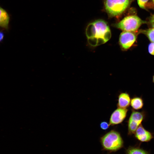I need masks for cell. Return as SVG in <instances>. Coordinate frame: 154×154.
I'll use <instances>...</instances> for the list:
<instances>
[{"label":"cell","instance_id":"obj_1","mask_svg":"<svg viewBox=\"0 0 154 154\" xmlns=\"http://www.w3.org/2000/svg\"><path fill=\"white\" fill-rule=\"evenodd\" d=\"M86 33L89 44L95 46L104 44L111 38V34L109 26L103 20H96L89 24Z\"/></svg>","mask_w":154,"mask_h":154},{"label":"cell","instance_id":"obj_2","mask_svg":"<svg viewBox=\"0 0 154 154\" xmlns=\"http://www.w3.org/2000/svg\"><path fill=\"white\" fill-rule=\"evenodd\" d=\"M100 142L103 150L110 152L117 151L123 146V141L120 133L114 130L102 136Z\"/></svg>","mask_w":154,"mask_h":154},{"label":"cell","instance_id":"obj_3","mask_svg":"<svg viewBox=\"0 0 154 154\" xmlns=\"http://www.w3.org/2000/svg\"><path fill=\"white\" fill-rule=\"evenodd\" d=\"M131 0H105V9L110 15L115 16L122 13L130 5Z\"/></svg>","mask_w":154,"mask_h":154},{"label":"cell","instance_id":"obj_4","mask_svg":"<svg viewBox=\"0 0 154 154\" xmlns=\"http://www.w3.org/2000/svg\"><path fill=\"white\" fill-rule=\"evenodd\" d=\"M145 21L136 15H131L124 17L116 24V27L124 31L135 32Z\"/></svg>","mask_w":154,"mask_h":154},{"label":"cell","instance_id":"obj_5","mask_svg":"<svg viewBox=\"0 0 154 154\" xmlns=\"http://www.w3.org/2000/svg\"><path fill=\"white\" fill-rule=\"evenodd\" d=\"M144 118L142 112L133 111L128 121V134L131 135L134 134L136 130L141 124Z\"/></svg>","mask_w":154,"mask_h":154},{"label":"cell","instance_id":"obj_6","mask_svg":"<svg viewBox=\"0 0 154 154\" xmlns=\"http://www.w3.org/2000/svg\"><path fill=\"white\" fill-rule=\"evenodd\" d=\"M137 37L136 34L133 32L124 31L122 32L119 38L121 48L124 50L129 49L136 41Z\"/></svg>","mask_w":154,"mask_h":154},{"label":"cell","instance_id":"obj_7","mask_svg":"<svg viewBox=\"0 0 154 154\" xmlns=\"http://www.w3.org/2000/svg\"><path fill=\"white\" fill-rule=\"evenodd\" d=\"M128 109L118 108L112 113L109 120L110 125L113 126L122 123L126 117Z\"/></svg>","mask_w":154,"mask_h":154},{"label":"cell","instance_id":"obj_8","mask_svg":"<svg viewBox=\"0 0 154 154\" xmlns=\"http://www.w3.org/2000/svg\"><path fill=\"white\" fill-rule=\"evenodd\" d=\"M135 138L141 142H148L153 138L152 133L146 130L141 124L137 128L135 133Z\"/></svg>","mask_w":154,"mask_h":154},{"label":"cell","instance_id":"obj_9","mask_svg":"<svg viewBox=\"0 0 154 154\" xmlns=\"http://www.w3.org/2000/svg\"><path fill=\"white\" fill-rule=\"evenodd\" d=\"M130 98L126 93H122L118 96L117 106L118 108H127L130 104Z\"/></svg>","mask_w":154,"mask_h":154},{"label":"cell","instance_id":"obj_10","mask_svg":"<svg viewBox=\"0 0 154 154\" xmlns=\"http://www.w3.org/2000/svg\"><path fill=\"white\" fill-rule=\"evenodd\" d=\"M9 20L10 17L7 12L0 6V27L7 29Z\"/></svg>","mask_w":154,"mask_h":154},{"label":"cell","instance_id":"obj_11","mask_svg":"<svg viewBox=\"0 0 154 154\" xmlns=\"http://www.w3.org/2000/svg\"><path fill=\"white\" fill-rule=\"evenodd\" d=\"M125 154H150L148 151L139 145L130 146L126 149Z\"/></svg>","mask_w":154,"mask_h":154},{"label":"cell","instance_id":"obj_12","mask_svg":"<svg viewBox=\"0 0 154 154\" xmlns=\"http://www.w3.org/2000/svg\"><path fill=\"white\" fill-rule=\"evenodd\" d=\"M130 105L132 108L134 110L140 109L143 106V100L141 98L138 97L133 98L131 100Z\"/></svg>","mask_w":154,"mask_h":154},{"label":"cell","instance_id":"obj_13","mask_svg":"<svg viewBox=\"0 0 154 154\" xmlns=\"http://www.w3.org/2000/svg\"><path fill=\"white\" fill-rule=\"evenodd\" d=\"M141 32L145 34L151 42L154 43V28L143 30Z\"/></svg>","mask_w":154,"mask_h":154},{"label":"cell","instance_id":"obj_14","mask_svg":"<svg viewBox=\"0 0 154 154\" xmlns=\"http://www.w3.org/2000/svg\"><path fill=\"white\" fill-rule=\"evenodd\" d=\"M149 0H137V3L139 7L145 9L146 5Z\"/></svg>","mask_w":154,"mask_h":154},{"label":"cell","instance_id":"obj_15","mask_svg":"<svg viewBox=\"0 0 154 154\" xmlns=\"http://www.w3.org/2000/svg\"><path fill=\"white\" fill-rule=\"evenodd\" d=\"M110 125L109 123L106 121H103L100 124V128L103 130H106L109 128Z\"/></svg>","mask_w":154,"mask_h":154},{"label":"cell","instance_id":"obj_16","mask_svg":"<svg viewBox=\"0 0 154 154\" xmlns=\"http://www.w3.org/2000/svg\"><path fill=\"white\" fill-rule=\"evenodd\" d=\"M148 51L149 53L152 55H154V43L151 42L149 45L148 48Z\"/></svg>","mask_w":154,"mask_h":154},{"label":"cell","instance_id":"obj_17","mask_svg":"<svg viewBox=\"0 0 154 154\" xmlns=\"http://www.w3.org/2000/svg\"><path fill=\"white\" fill-rule=\"evenodd\" d=\"M149 23L151 26L154 28V14L152 15L149 19Z\"/></svg>","mask_w":154,"mask_h":154},{"label":"cell","instance_id":"obj_18","mask_svg":"<svg viewBox=\"0 0 154 154\" xmlns=\"http://www.w3.org/2000/svg\"><path fill=\"white\" fill-rule=\"evenodd\" d=\"M4 37L3 33L1 32H0V42L3 39Z\"/></svg>","mask_w":154,"mask_h":154},{"label":"cell","instance_id":"obj_19","mask_svg":"<svg viewBox=\"0 0 154 154\" xmlns=\"http://www.w3.org/2000/svg\"><path fill=\"white\" fill-rule=\"evenodd\" d=\"M152 0V2L153 3V4L154 5V0Z\"/></svg>","mask_w":154,"mask_h":154},{"label":"cell","instance_id":"obj_20","mask_svg":"<svg viewBox=\"0 0 154 154\" xmlns=\"http://www.w3.org/2000/svg\"><path fill=\"white\" fill-rule=\"evenodd\" d=\"M153 82L154 83V76H153Z\"/></svg>","mask_w":154,"mask_h":154}]
</instances>
